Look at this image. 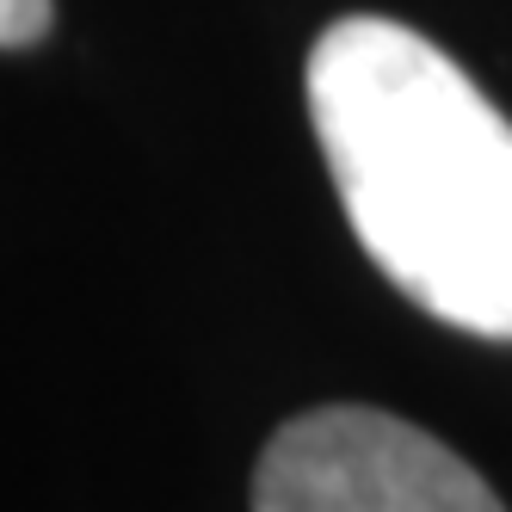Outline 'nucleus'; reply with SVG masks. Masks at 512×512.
<instances>
[{"instance_id": "obj_1", "label": "nucleus", "mask_w": 512, "mask_h": 512, "mask_svg": "<svg viewBox=\"0 0 512 512\" xmlns=\"http://www.w3.org/2000/svg\"><path fill=\"white\" fill-rule=\"evenodd\" d=\"M309 118L377 272L432 321L512 340V124L420 31L352 13L309 50Z\"/></svg>"}, {"instance_id": "obj_2", "label": "nucleus", "mask_w": 512, "mask_h": 512, "mask_svg": "<svg viewBox=\"0 0 512 512\" xmlns=\"http://www.w3.org/2000/svg\"><path fill=\"white\" fill-rule=\"evenodd\" d=\"M253 512H506L432 432L377 408H315L272 432Z\"/></svg>"}, {"instance_id": "obj_3", "label": "nucleus", "mask_w": 512, "mask_h": 512, "mask_svg": "<svg viewBox=\"0 0 512 512\" xmlns=\"http://www.w3.org/2000/svg\"><path fill=\"white\" fill-rule=\"evenodd\" d=\"M50 31V0H0V50H25Z\"/></svg>"}]
</instances>
